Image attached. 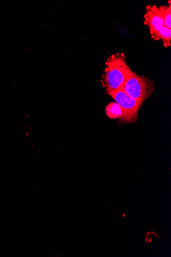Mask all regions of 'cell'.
<instances>
[{"mask_svg":"<svg viewBox=\"0 0 171 257\" xmlns=\"http://www.w3.org/2000/svg\"><path fill=\"white\" fill-rule=\"evenodd\" d=\"M133 73V72L126 62L123 54L113 55L106 63V68L103 75V85L107 90H119Z\"/></svg>","mask_w":171,"mask_h":257,"instance_id":"1","label":"cell"},{"mask_svg":"<svg viewBox=\"0 0 171 257\" xmlns=\"http://www.w3.org/2000/svg\"><path fill=\"white\" fill-rule=\"evenodd\" d=\"M108 94L111 97L120 107L122 115L119 119L120 123H130L136 122L138 111L144 101L137 100L130 97L122 90H107Z\"/></svg>","mask_w":171,"mask_h":257,"instance_id":"2","label":"cell"},{"mask_svg":"<svg viewBox=\"0 0 171 257\" xmlns=\"http://www.w3.org/2000/svg\"><path fill=\"white\" fill-rule=\"evenodd\" d=\"M120 90L132 98L144 101L152 94L155 90V83L148 78L133 72Z\"/></svg>","mask_w":171,"mask_h":257,"instance_id":"3","label":"cell"},{"mask_svg":"<svg viewBox=\"0 0 171 257\" xmlns=\"http://www.w3.org/2000/svg\"><path fill=\"white\" fill-rule=\"evenodd\" d=\"M145 22L149 28L151 35L155 39L158 31L164 26L159 8L153 7L147 11Z\"/></svg>","mask_w":171,"mask_h":257,"instance_id":"4","label":"cell"},{"mask_svg":"<svg viewBox=\"0 0 171 257\" xmlns=\"http://www.w3.org/2000/svg\"><path fill=\"white\" fill-rule=\"evenodd\" d=\"M106 113L110 119H116L121 117L122 111L119 106L115 102H111L106 108Z\"/></svg>","mask_w":171,"mask_h":257,"instance_id":"5","label":"cell"},{"mask_svg":"<svg viewBox=\"0 0 171 257\" xmlns=\"http://www.w3.org/2000/svg\"><path fill=\"white\" fill-rule=\"evenodd\" d=\"M155 39H161L166 46H170L171 40V29L165 27L161 28L157 33Z\"/></svg>","mask_w":171,"mask_h":257,"instance_id":"6","label":"cell"},{"mask_svg":"<svg viewBox=\"0 0 171 257\" xmlns=\"http://www.w3.org/2000/svg\"><path fill=\"white\" fill-rule=\"evenodd\" d=\"M160 13L164 22V26L171 29V6H164L159 8Z\"/></svg>","mask_w":171,"mask_h":257,"instance_id":"7","label":"cell"}]
</instances>
